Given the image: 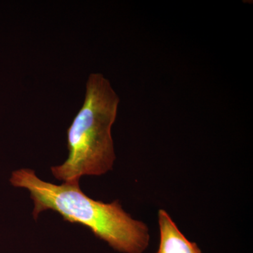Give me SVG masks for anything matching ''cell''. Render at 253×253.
<instances>
[{"instance_id": "1", "label": "cell", "mask_w": 253, "mask_h": 253, "mask_svg": "<svg viewBox=\"0 0 253 253\" xmlns=\"http://www.w3.org/2000/svg\"><path fill=\"white\" fill-rule=\"evenodd\" d=\"M11 184L27 189L34 202L33 215L51 210L65 221L89 228L96 237L123 253H143L150 242L148 226L123 209L119 201L111 204L91 199L83 192L79 181L61 185L42 180L31 169L12 173Z\"/></svg>"}, {"instance_id": "2", "label": "cell", "mask_w": 253, "mask_h": 253, "mask_svg": "<svg viewBox=\"0 0 253 253\" xmlns=\"http://www.w3.org/2000/svg\"><path fill=\"white\" fill-rule=\"evenodd\" d=\"M119 102L109 80L100 73L89 76L84 103L68 129V159L51 168L56 179L75 182L113 169L116 154L111 128Z\"/></svg>"}, {"instance_id": "3", "label": "cell", "mask_w": 253, "mask_h": 253, "mask_svg": "<svg viewBox=\"0 0 253 253\" xmlns=\"http://www.w3.org/2000/svg\"><path fill=\"white\" fill-rule=\"evenodd\" d=\"M160 244L157 253H202L196 243L186 239L167 211H158Z\"/></svg>"}]
</instances>
